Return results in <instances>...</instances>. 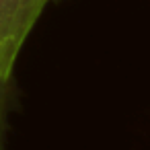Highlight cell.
I'll use <instances>...</instances> for the list:
<instances>
[{"instance_id": "1", "label": "cell", "mask_w": 150, "mask_h": 150, "mask_svg": "<svg viewBox=\"0 0 150 150\" xmlns=\"http://www.w3.org/2000/svg\"><path fill=\"white\" fill-rule=\"evenodd\" d=\"M54 0H0V84H8L25 39Z\"/></svg>"}, {"instance_id": "2", "label": "cell", "mask_w": 150, "mask_h": 150, "mask_svg": "<svg viewBox=\"0 0 150 150\" xmlns=\"http://www.w3.org/2000/svg\"><path fill=\"white\" fill-rule=\"evenodd\" d=\"M8 84H0V150H4V144H2V129H4V91H6Z\"/></svg>"}]
</instances>
